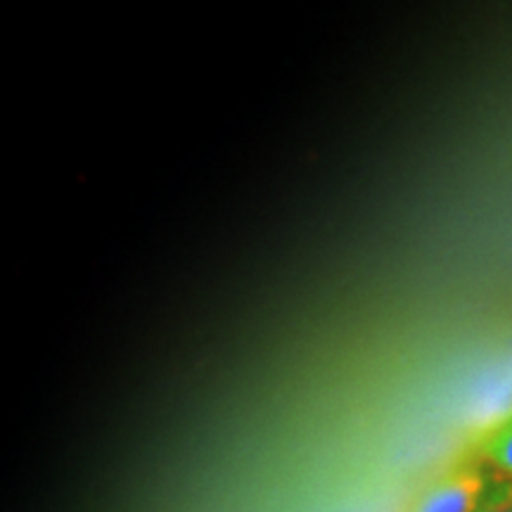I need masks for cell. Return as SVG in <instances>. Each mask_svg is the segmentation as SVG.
<instances>
[{
    "label": "cell",
    "mask_w": 512,
    "mask_h": 512,
    "mask_svg": "<svg viewBox=\"0 0 512 512\" xmlns=\"http://www.w3.org/2000/svg\"><path fill=\"white\" fill-rule=\"evenodd\" d=\"M496 484L486 463H463L427 486L413 512H482Z\"/></svg>",
    "instance_id": "6da1fadb"
},
{
    "label": "cell",
    "mask_w": 512,
    "mask_h": 512,
    "mask_svg": "<svg viewBox=\"0 0 512 512\" xmlns=\"http://www.w3.org/2000/svg\"><path fill=\"white\" fill-rule=\"evenodd\" d=\"M482 512H512V479H498Z\"/></svg>",
    "instance_id": "3957f363"
},
{
    "label": "cell",
    "mask_w": 512,
    "mask_h": 512,
    "mask_svg": "<svg viewBox=\"0 0 512 512\" xmlns=\"http://www.w3.org/2000/svg\"><path fill=\"white\" fill-rule=\"evenodd\" d=\"M510 413H512V411H510Z\"/></svg>",
    "instance_id": "277c9868"
},
{
    "label": "cell",
    "mask_w": 512,
    "mask_h": 512,
    "mask_svg": "<svg viewBox=\"0 0 512 512\" xmlns=\"http://www.w3.org/2000/svg\"><path fill=\"white\" fill-rule=\"evenodd\" d=\"M479 456L498 475L512 479V413L484 434Z\"/></svg>",
    "instance_id": "7a4b0ae2"
}]
</instances>
